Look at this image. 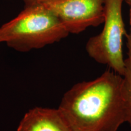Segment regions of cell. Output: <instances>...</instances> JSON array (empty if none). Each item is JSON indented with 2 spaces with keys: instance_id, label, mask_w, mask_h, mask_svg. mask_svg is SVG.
<instances>
[{
  "instance_id": "6da1fadb",
  "label": "cell",
  "mask_w": 131,
  "mask_h": 131,
  "mask_svg": "<svg viewBox=\"0 0 131 131\" xmlns=\"http://www.w3.org/2000/svg\"><path fill=\"white\" fill-rule=\"evenodd\" d=\"M122 81V75L108 68L69 89L58 109L72 131H118L127 123Z\"/></svg>"
},
{
  "instance_id": "7a4b0ae2",
  "label": "cell",
  "mask_w": 131,
  "mask_h": 131,
  "mask_svg": "<svg viewBox=\"0 0 131 131\" xmlns=\"http://www.w3.org/2000/svg\"><path fill=\"white\" fill-rule=\"evenodd\" d=\"M69 35L58 17L40 2L26 4L23 10L0 27V44L19 52L41 49Z\"/></svg>"
},
{
  "instance_id": "3957f363",
  "label": "cell",
  "mask_w": 131,
  "mask_h": 131,
  "mask_svg": "<svg viewBox=\"0 0 131 131\" xmlns=\"http://www.w3.org/2000/svg\"><path fill=\"white\" fill-rule=\"evenodd\" d=\"M123 0H106L102 31L91 37L86 45L88 55L123 75L124 70L123 40L126 32L122 14Z\"/></svg>"
},
{
  "instance_id": "277c9868",
  "label": "cell",
  "mask_w": 131,
  "mask_h": 131,
  "mask_svg": "<svg viewBox=\"0 0 131 131\" xmlns=\"http://www.w3.org/2000/svg\"><path fill=\"white\" fill-rule=\"evenodd\" d=\"M70 34H78L103 23L106 0H42Z\"/></svg>"
},
{
  "instance_id": "5b68a950",
  "label": "cell",
  "mask_w": 131,
  "mask_h": 131,
  "mask_svg": "<svg viewBox=\"0 0 131 131\" xmlns=\"http://www.w3.org/2000/svg\"><path fill=\"white\" fill-rule=\"evenodd\" d=\"M16 131H72L57 109L34 107L24 114Z\"/></svg>"
},
{
  "instance_id": "8992f818",
  "label": "cell",
  "mask_w": 131,
  "mask_h": 131,
  "mask_svg": "<svg viewBox=\"0 0 131 131\" xmlns=\"http://www.w3.org/2000/svg\"><path fill=\"white\" fill-rule=\"evenodd\" d=\"M127 48L124 60V70L122 75V89L127 113V123L131 126V30L126 35Z\"/></svg>"
},
{
  "instance_id": "52a82bcc",
  "label": "cell",
  "mask_w": 131,
  "mask_h": 131,
  "mask_svg": "<svg viewBox=\"0 0 131 131\" xmlns=\"http://www.w3.org/2000/svg\"><path fill=\"white\" fill-rule=\"evenodd\" d=\"M22 1H24L26 4H31V3H33L39 2V1H42V0H22Z\"/></svg>"
},
{
  "instance_id": "ba28073f",
  "label": "cell",
  "mask_w": 131,
  "mask_h": 131,
  "mask_svg": "<svg viewBox=\"0 0 131 131\" xmlns=\"http://www.w3.org/2000/svg\"><path fill=\"white\" fill-rule=\"evenodd\" d=\"M129 26H130V30H131V7L129 10Z\"/></svg>"
},
{
  "instance_id": "9c48e42d",
  "label": "cell",
  "mask_w": 131,
  "mask_h": 131,
  "mask_svg": "<svg viewBox=\"0 0 131 131\" xmlns=\"http://www.w3.org/2000/svg\"><path fill=\"white\" fill-rule=\"evenodd\" d=\"M123 2L128 4L130 7H131V0H123Z\"/></svg>"
}]
</instances>
